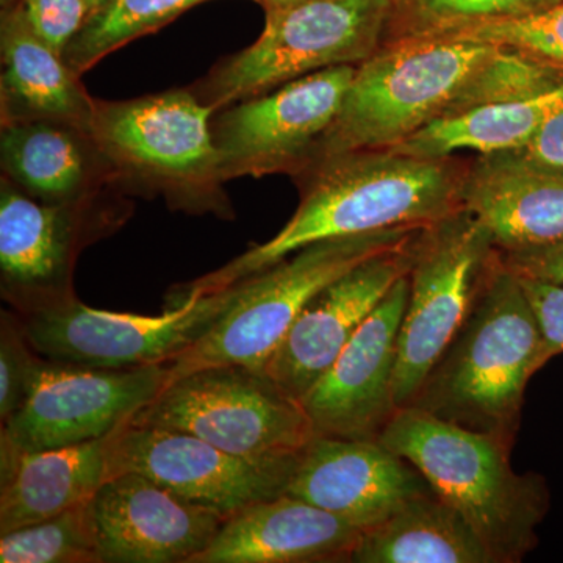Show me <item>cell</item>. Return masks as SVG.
<instances>
[{"label":"cell","mask_w":563,"mask_h":563,"mask_svg":"<svg viewBox=\"0 0 563 563\" xmlns=\"http://www.w3.org/2000/svg\"><path fill=\"white\" fill-rule=\"evenodd\" d=\"M501 261L518 276L563 285V240L518 252H499Z\"/></svg>","instance_id":"cell-35"},{"label":"cell","mask_w":563,"mask_h":563,"mask_svg":"<svg viewBox=\"0 0 563 563\" xmlns=\"http://www.w3.org/2000/svg\"><path fill=\"white\" fill-rule=\"evenodd\" d=\"M168 380L166 363L109 369L44 358L27 399L2 422L0 442L43 451L103 439L131 421Z\"/></svg>","instance_id":"cell-12"},{"label":"cell","mask_w":563,"mask_h":563,"mask_svg":"<svg viewBox=\"0 0 563 563\" xmlns=\"http://www.w3.org/2000/svg\"><path fill=\"white\" fill-rule=\"evenodd\" d=\"M496 252L492 236L466 210L428 225L415 240L396 357L398 409L417 399L461 331Z\"/></svg>","instance_id":"cell-9"},{"label":"cell","mask_w":563,"mask_h":563,"mask_svg":"<svg viewBox=\"0 0 563 563\" xmlns=\"http://www.w3.org/2000/svg\"><path fill=\"white\" fill-rule=\"evenodd\" d=\"M202 2L207 0H111L90 14L63 58L80 76L111 52L158 31Z\"/></svg>","instance_id":"cell-26"},{"label":"cell","mask_w":563,"mask_h":563,"mask_svg":"<svg viewBox=\"0 0 563 563\" xmlns=\"http://www.w3.org/2000/svg\"><path fill=\"white\" fill-rule=\"evenodd\" d=\"M421 229L321 240L236 282L231 306L198 342L166 363L169 380L217 365H242L265 373L285 333L318 291L368 258L413 242Z\"/></svg>","instance_id":"cell-5"},{"label":"cell","mask_w":563,"mask_h":563,"mask_svg":"<svg viewBox=\"0 0 563 563\" xmlns=\"http://www.w3.org/2000/svg\"><path fill=\"white\" fill-rule=\"evenodd\" d=\"M68 125L44 120L3 121L2 165L44 202L85 198L87 163Z\"/></svg>","instance_id":"cell-25"},{"label":"cell","mask_w":563,"mask_h":563,"mask_svg":"<svg viewBox=\"0 0 563 563\" xmlns=\"http://www.w3.org/2000/svg\"><path fill=\"white\" fill-rule=\"evenodd\" d=\"M496 46L407 33L355 68L342 109L313 163L352 151L391 150L443 117L470 76ZM310 166V168H312Z\"/></svg>","instance_id":"cell-4"},{"label":"cell","mask_w":563,"mask_h":563,"mask_svg":"<svg viewBox=\"0 0 563 563\" xmlns=\"http://www.w3.org/2000/svg\"><path fill=\"white\" fill-rule=\"evenodd\" d=\"M415 240L361 263L307 302L265 366L285 395L301 402L331 368L393 285L410 273Z\"/></svg>","instance_id":"cell-16"},{"label":"cell","mask_w":563,"mask_h":563,"mask_svg":"<svg viewBox=\"0 0 563 563\" xmlns=\"http://www.w3.org/2000/svg\"><path fill=\"white\" fill-rule=\"evenodd\" d=\"M18 2H20V0H2V5L9 9V7L16 5Z\"/></svg>","instance_id":"cell-38"},{"label":"cell","mask_w":563,"mask_h":563,"mask_svg":"<svg viewBox=\"0 0 563 563\" xmlns=\"http://www.w3.org/2000/svg\"><path fill=\"white\" fill-rule=\"evenodd\" d=\"M421 33L506 47L563 68V2L523 16L466 22L442 31Z\"/></svg>","instance_id":"cell-29"},{"label":"cell","mask_w":563,"mask_h":563,"mask_svg":"<svg viewBox=\"0 0 563 563\" xmlns=\"http://www.w3.org/2000/svg\"><path fill=\"white\" fill-rule=\"evenodd\" d=\"M0 563H101L88 501L0 533Z\"/></svg>","instance_id":"cell-28"},{"label":"cell","mask_w":563,"mask_h":563,"mask_svg":"<svg viewBox=\"0 0 563 563\" xmlns=\"http://www.w3.org/2000/svg\"><path fill=\"white\" fill-rule=\"evenodd\" d=\"M563 81V68L521 52L496 46L481 63L442 118L463 111L521 101L553 90Z\"/></svg>","instance_id":"cell-27"},{"label":"cell","mask_w":563,"mask_h":563,"mask_svg":"<svg viewBox=\"0 0 563 563\" xmlns=\"http://www.w3.org/2000/svg\"><path fill=\"white\" fill-rule=\"evenodd\" d=\"M131 421L190 433L252 461L299 457L317 435L301 402L242 365L207 366L169 380Z\"/></svg>","instance_id":"cell-8"},{"label":"cell","mask_w":563,"mask_h":563,"mask_svg":"<svg viewBox=\"0 0 563 563\" xmlns=\"http://www.w3.org/2000/svg\"><path fill=\"white\" fill-rule=\"evenodd\" d=\"M0 47L3 114H9L3 121L58 122L87 135L96 101L63 55L33 32L20 3L3 13Z\"/></svg>","instance_id":"cell-22"},{"label":"cell","mask_w":563,"mask_h":563,"mask_svg":"<svg viewBox=\"0 0 563 563\" xmlns=\"http://www.w3.org/2000/svg\"><path fill=\"white\" fill-rule=\"evenodd\" d=\"M563 0H399L395 14L401 16V32L442 31L466 22L523 16L550 9Z\"/></svg>","instance_id":"cell-30"},{"label":"cell","mask_w":563,"mask_h":563,"mask_svg":"<svg viewBox=\"0 0 563 563\" xmlns=\"http://www.w3.org/2000/svg\"><path fill=\"white\" fill-rule=\"evenodd\" d=\"M361 533L336 515L284 493L225 520L191 563L351 562Z\"/></svg>","instance_id":"cell-19"},{"label":"cell","mask_w":563,"mask_h":563,"mask_svg":"<svg viewBox=\"0 0 563 563\" xmlns=\"http://www.w3.org/2000/svg\"><path fill=\"white\" fill-rule=\"evenodd\" d=\"M351 562L496 563L465 518L432 490L363 531Z\"/></svg>","instance_id":"cell-23"},{"label":"cell","mask_w":563,"mask_h":563,"mask_svg":"<svg viewBox=\"0 0 563 563\" xmlns=\"http://www.w3.org/2000/svg\"><path fill=\"white\" fill-rule=\"evenodd\" d=\"M561 109L563 81L533 98L439 118L390 151L413 157L444 158L461 151L484 155L518 150Z\"/></svg>","instance_id":"cell-24"},{"label":"cell","mask_w":563,"mask_h":563,"mask_svg":"<svg viewBox=\"0 0 563 563\" xmlns=\"http://www.w3.org/2000/svg\"><path fill=\"white\" fill-rule=\"evenodd\" d=\"M395 0H306L266 11L262 35L210 74L201 101L214 110L309 74L358 66L384 44Z\"/></svg>","instance_id":"cell-7"},{"label":"cell","mask_w":563,"mask_h":563,"mask_svg":"<svg viewBox=\"0 0 563 563\" xmlns=\"http://www.w3.org/2000/svg\"><path fill=\"white\" fill-rule=\"evenodd\" d=\"M213 107L188 91L96 102L87 139L118 172L163 192L173 206L231 214L222 201Z\"/></svg>","instance_id":"cell-6"},{"label":"cell","mask_w":563,"mask_h":563,"mask_svg":"<svg viewBox=\"0 0 563 563\" xmlns=\"http://www.w3.org/2000/svg\"><path fill=\"white\" fill-rule=\"evenodd\" d=\"M20 7L33 32L60 55L91 14L87 0H21Z\"/></svg>","instance_id":"cell-32"},{"label":"cell","mask_w":563,"mask_h":563,"mask_svg":"<svg viewBox=\"0 0 563 563\" xmlns=\"http://www.w3.org/2000/svg\"><path fill=\"white\" fill-rule=\"evenodd\" d=\"M377 442L412 463L432 492L472 526L496 563L521 562L536 548L550 493L537 474L515 473L512 442L417 406L396 410Z\"/></svg>","instance_id":"cell-2"},{"label":"cell","mask_w":563,"mask_h":563,"mask_svg":"<svg viewBox=\"0 0 563 563\" xmlns=\"http://www.w3.org/2000/svg\"><path fill=\"white\" fill-rule=\"evenodd\" d=\"M431 490L412 463L377 440L314 435L287 493L363 532Z\"/></svg>","instance_id":"cell-18"},{"label":"cell","mask_w":563,"mask_h":563,"mask_svg":"<svg viewBox=\"0 0 563 563\" xmlns=\"http://www.w3.org/2000/svg\"><path fill=\"white\" fill-rule=\"evenodd\" d=\"M299 457L252 461L225 453L190 433L125 422L111 440V476L150 477L224 520L252 504L287 493Z\"/></svg>","instance_id":"cell-13"},{"label":"cell","mask_w":563,"mask_h":563,"mask_svg":"<svg viewBox=\"0 0 563 563\" xmlns=\"http://www.w3.org/2000/svg\"><path fill=\"white\" fill-rule=\"evenodd\" d=\"M106 213L87 199L38 203L3 181L0 192L2 298L27 314L76 298L74 263L85 244L106 235Z\"/></svg>","instance_id":"cell-14"},{"label":"cell","mask_w":563,"mask_h":563,"mask_svg":"<svg viewBox=\"0 0 563 563\" xmlns=\"http://www.w3.org/2000/svg\"><path fill=\"white\" fill-rule=\"evenodd\" d=\"M111 0H87L88 7H90L91 14L109 5Z\"/></svg>","instance_id":"cell-37"},{"label":"cell","mask_w":563,"mask_h":563,"mask_svg":"<svg viewBox=\"0 0 563 563\" xmlns=\"http://www.w3.org/2000/svg\"><path fill=\"white\" fill-rule=\"evenodd\" d=\"M462 207L499 252L563 240V176L529 165L514 151L479 155L466 168Z\"/></svg>","instance_id":"cell-20"},{"label":"cell","mask_w":563,"mask_h":563,"mask_svg":"<svg viewBox=\"0 0 563 563\" xmlns=\"http://www.w3.org/2000/svg\"><path fill=\"white\" fill-rule=\"evenodd\" d=\"M547 362L520 279L498 251L472 312L410 406L512 442L526 387Z\"/></svg>","instance_id":"cell-3"},{"label":"cell","mask_w":563,"mask_h":563,"mask_svg":"<svg viewBox=\"0 0 563 563\" xmlns=\"http://www.w3.org/2000/svg\"><path fill=\"white\" fill-rule=\"evenodd\" d=\"M395 2H396V3H398V2H399V0H395Z\"/></svg>","instance_id":"cell-39"},{"label":"cell","mask_w":563,"mask_h":563,"mask_svg":"<svg viewBox=\"0 0 563 563\" xmlns=\"http://www.w3.org/2000/svg\"><path fill=\"white\" fill-rule=\"evenodd\" d=\"M355 68L318 70L225 111L211 125L221 179L307 172L339 117Z\"/></svg>","instance_id":"cell-11"},{"label":"cell","mask_w":563,"mask_h":563,"mask_svg":"<svg viewBox=\"0 0 563 563\" xmlns=\"http://www.w3.org/2000/svg\"><path fill=\"white\" fill-rule=\"evenodd\" d=\"M235 287L191 298L158 317L103 312L73 298L20 314L41 357L88 368L169 363L198 342L231 306Z\"/></svg>","instance_id":"cell-10"},{"label":"cell","mask_w":563,"mask_h":563,"mask_svg":"<svg viewBox=\"0 0 563 563\" xmlns=\"http://www.w3.org/2000/svg\"><path fill=\"white\" fill-rule=\"evenodd\" d=\"M512 151L529 165L563 176V109L544 122L523 146Z\"/></svg>","instance_id":"cell-34"},{"label":"cell","mask_w":563,"mask_h":563,"mask_svg":"<svg viewBox=\"0 0 563 563\" xmlns=\"http://www.w3.org/2000/svg\"><path fill=\"white\" fill-rule=\"evenodd\" d=\"M466 168L453 157L422 158L390 150L352 151L322 158L291 220L257 244L166 296V309L232 287L307 244L398 228H426L463 210ZM307 169V172H309Z\"/></svg>","instance_id":"cell-1"},{"label":"cell","mask_w":563,"mask_h":563,"mask_svg":"<svg viewBox=\"0 0 563 563\" xmlns=\"http://www.w3.org/2000/svg\"><path fill=\"white\" fill-rule=\"evenodd\" d=\"M265 7V10L282 9V7L295 5V3L306 2V0H257Z\"/></svg>","instance_id":"cell-36"},{"label":"cell","mask_w":563,"mask_h":563,"mask_svg":"<svg viewBox=\"0 0 563 563\" xmlns=\"http://www.w3.org/2000/svg\"><path fill=\"white\" fill-rule=\"evenodd\" d=\"M518 279L539 325L544 355L551 361L563 354V285L523 276Z\"/></svg>","instance_id":"cell-33"},{"label":"cell","mask_w":563,"mask_h":563,"mask_svg":"<svg viewBox=\"0 0 563 563\" xmlns=\"http://www.w3.org/2000/svg\"><path fill=\"white\" fill-rule=\"evenodd\" d=\"M111 440L43 451L0 442V533L90 501L111 476Z\"/></svg>","instance_id":"cell-21"},{"label":"cell","mask_w":563,"mask_h":563,"mask_svg":"<svg viewBox=\"0 0 563 563\" xmlns=\"http://www.w3.org/2000/svg\"><path fill=\"white\" fill-rule=\"evenodd\" d=\"M44 357L32 346L20 313H0V420L21 409L38 379Z\"/></svg>","instance_id":"cell-31"},{"label":"cell","mask_w":563,"mask_h":563,"mask_svg":"<svg viewBox=\"0 0 563 563\" xmlns=\"http://www.w3.org/2000/svg\"><path fill=\"white\" fill-rule=\"evenodd\" d=\"M409 298L401 277L363 321L324 376L302 398L317 435L377 440L398 410L395 369Z\"/></svg>","instance_id":"cell-15"},{"label":"cell","mask_w":563,"mask_h":563,"mask_svg":"<svg viewBox=\"0 0 563 563\" xmlns=\"http://www.w3.org/2000/svg\"><path fill=\"white\" fill-rule=\"evenodd\" d=\"M88 509L101 563H191L225 521L133 472L110 476Z\"/></svg>","instance_id":"cell-17"}]
</instances>
